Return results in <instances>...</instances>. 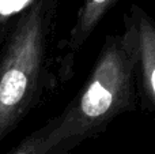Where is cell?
Here are the masks:
<instances>
[{
    "mask_svg": "<svg viewBox=\"0 0 155 154\" xmlns=\"http://www.w3.org/2000/svg\"><path fill=\"white\" fill-rule=\"evenodd\" d=\"M51 128L52 122L49 120L41 128H38L34 132L30 134L29 136H26L10 154H60L67 152L70 147L76 145L72 142H67V143L59 145V146L54 147L51 143V139H49Z\"/></svg>",
    "mask_w": 155,
    "mask_h": 154,
    "instance_id": "5b68a950",
    "label": "cell"
},
{
    "mask_svg": "<svg viewBox=\"0 0 155 154\" xmlns=\"http://www.w3.org/2000/svg\"><path fill=\"white\" fill-rule=\"evenodd\" d=\"M114 2L116 0H84L70 33L67 42L70 52H76L80 46L84 45L87 38L93 34L97 25L114 4Z\"/></svg>",
    "mask_w": 155,
    "mask_h": 154,
    "instance_id": "277c9868",
    "label": "cell"
},
{
    "mask_svg": "<svg viewBox=\"0 0 155 154\" xmlns=\"http://www.w3.org/2000/svg\"><path fill=\"white\" fill-rule=\"evenodd\" d=\"M137 38L131 16L121 34L107 35L88 79L67 108L53 117L49 132L54 147L102 132L114 117L135 108Z\"/></svg>",
    "mask_w": 155,
    "mask_h": 154,
    "instance_id": "6da1fadb",
    "label": "cell"
},
{
    "mask_svg": "<svg viewBox=\"0 0 155 154\" xmlns=\"http://www.w3.org/2000/svg\"><path fill=\"white\" fill-rule=\"evenodd\" d=\"M2 22H3V18H2V15H0V26H2Z\"/></svg>",
    "mask_w": 155,
    "mask_h": 154,
    "instance_id": "8992f818",
    "label": "cell"
},
{
    "mask_svg": "<svg viewBox=\"0 0 155 154\" xmlns=\"http://www.w3.org/2000/svg\"><path fill=\"white\" fill-rule=\"evenodd\" d=\"M129 16L136 29L137 70L143 92L155 106V22L136 5H132Z\"/></svg>",
    "mask_w": 155,
    "mask_h": 154,
    "instance_id": "3957f363",
    "label": "cell"
},
{
    "mask_svg": "<svg viewBox=\"0 0 155 154\" xmlns=\"http://www.w3.org/2000/svg\"><path fill=\"white\" fill-rule=\"evenodd\" d=\"M52 8L35 0L16 19L0 53V142L37 104L46 78Z\"/></svg>",
    "mask_w": 155,
    "mask_h": 154,
    "instance_id": "7a4b0ae2",
    "label": "cell"
}]
</instances>
